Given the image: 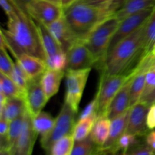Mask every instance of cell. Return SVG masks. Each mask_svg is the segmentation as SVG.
Segmentation results:
<instances>
[{"label":"cell","instance_id":"obj_3","mask_svg":"<svg viewBox=\"0 0 155 155\" xmlns=\"http://www.w3.org/2000/svg\"><path fill=\"white\" fill-rule=\"evenodd\" d=\"M110 2L95 6L77 1L64 8L65 19L79 40H83L100 23L114 16Z\"/></svg>","mask_w":155,"mask_h":155},{"label":"cell","instance_id":"obj_4","mask_svg":"<svg viewBox=\"0 0 155 155\" xmlns=\"http://www.w3.org/2000/svg\"><path fill=\"white\" fill-rule=\"evenodd\" d=\"M120 24V21L116 16L110 17L100 23L82 40L92 53L95 60V68L98 71H101L104 66L110 41Z\"/></svg>","mask_w":155,"mask_h":155},{"label":"cell","instance_id":"obj_36","mask_svg":"<svg viewBox=\"0 0 155 155\" xmlns=\"http://www.w3.org/2000/svg\"><path fill=\"white\" fill-rule=\"evenodd\" d=\"M128 155H155V151L146 143L139 142L127 151Z\"/></svg>","mask_w":155,"mask_h":155},{"label":"cell","instance_id":"obj_7","mask_svg":"<svg viewBox=\"0 0 155 155\" xmlns=\"http://www.w3.org/2000/svg\"><path fill=\"white\" fill-rule=\"evenodd\" d=\"M90 71L91 68L65 71L66 93L64 101L68 103L77 114L79 111V105Z\"/></svg>","mask_w":155,"mask_h":155},{"label":"cell","instance_id":"obj_27","mask_svg":"<svg viewBox=\"0 0 155 155\" xmlns=\"http://www.w3.org/2000/svg\"><path fill=\"white\" fill-rule=\"evenodd\" d=\"M155 43V6L151 16L145 23L143 48L145 53L151 52Z\"/></svg>","mask_w":155,"mask_h":155},{"label":"cell","instance_id":"obj_37","mask_svg":"<svg viewBox=\"0 0 155 155\" xmlns=\"http://www.w3.org/2000/svg\"><path fill=\"white\" fill-rule=\"evenodd\" d=\"M147 127L149 130L155 129V103L150 106L148 110L147 115Z\"/></svg>","mask_w":155,"mask_h":155},{"label":"cell","instance_id":"obj_43","mask_svg":"<svg viewBox=\"0 0 155 155\" xmlns=\"http://www.w3.org/2000/svg\"><path fill=\"white\" fill-rule=\"evenodd\" d=\"M0 155H12L11 149H9V148H1Z\"/></svg>","mask_w":155,"mask_h":155},{"label":"cell","instance_id":"obj_39","mask_svg":"<svg viewBox=\"0 0 155 155\" xmlns=\"http://www.w3.org/2000/svg\"><path fill=\"white\" fill-rule=\"evenodd\" d=\"M81 2L86 3V4L91 5H95V6H100L103 5L104 4H107L111 0H77Z\"/></svg>","mask_w":155,"mask_h":155},{"label":"cell","instance_id":"obj_16","mask_svg":"<svg viewBox=\"0 0 155 155\" xmlns=\"http://www.w3.org/2000/svg\"><path fill=\"white\" fill-rule=\"evenodd\" d=\"M133 77L124 84L110 103L106 114L110 120L120 116L130 108V87Z\"/></svg>","mask_w":155,"mask_h":155},{"label":"cell","instance_id":"obj_41","mask_svg":"<svg viewBox=\"0 0 155 155\" xmlns=\"http://www.w3.org/2000/svg\"><path fill=\"white\" fill-rule=\"evenodd\" d=\"M21 8L27 12V6L33 1V0H13Z\"/></svg>","mask_w":155,"mask_h":155},{"label":"cell","instance_id":"obj_35","mask_svg":"<svg viewBox=\"0 0 155 155\" xmlns=\"http://www.w3.org/2000/svg\"><path fill=\"white\" fill-rule=\"evenodd\" d=\"M155 89V65L151 67L146 74V79H145V86L144 89L143 95L142 98H145L148 94L151 93Z\"/></svg>","mask_w":155,"mask_h":155},{"label":"cell","instance_id":"obj_46","mask_svg":"<svg viewBox=\"0 0 155 155\" xmlns=\"http://www.w3.org/2000/svg\"><path fill=\"white\" fill-rule=\"evenodd\" d=\"M151 54H153V55H154V56H155V43H154V46H153L152 49H151Z\"/></svg>","mask_w":155,"mask_h":155},{"label":"cell","instance_id":"obj_19","mask_svg":"<svg viewBox=\"0 0 155 155\" xmlns=\"http://www.w3.org/2000/svg\"><path fill=\"white\" fill-rule=\"evenodd\" d=\"M34 21L36 22V27H37L39 37H40L41 42H42L46 58L51 57L58 53L64 51L61 48L60 45L58 43L56 39L54 38V36L50 33L47 26L40 21H38L35 19Z\"/></svg>","mask_w":155,"mask_h":155},{"label":"cell","instance_id":"obj_14","mask_svg":"<svg viewBox=\"0 0 155 155\" xmlns=\"http://www.w3.org/2000/svg\"><path fill=\"white\" fill-rule=\"evenodd\" d=\"M130 108L120 116L112 120L107 140L103 146L99 148L97 147L95 153H97L99 155H107L113 151L117 141L127 131Z\"/></svg>","mask_w":155,"mask_h":155},{"label":"cell","instance_id":"obj_48","mask_svg":"<svg viewBox=\"0 0 155 155\" xmlns=\"http://www.w3.org/2000/svg\"><path fill=\"white\" fill-rule=\"evenodd\" d=\"M154 103H155V102H154Z\"/></svg>","mask_w":155,"mask_h":155},{"label":"cell","instance_id":"obj_9","mask_svg":"<svg viewBox=\"0 0 155 155\" xmlns=\"http://www.w3.org/2000/svg\"><path fill=\"white\" fill-rule=\"evenodd\" d=\"M27 12L33 19L45 25L58 20L64 13L63 8L47 0H33L27 6Z\"/></svg>","mask_w":155,"mask_h":155},{"label":"cell","instance_id":"obj_5","mask_svg":"<svg viewBox=\"0 0 155 155\" xmlns=\"http://www.w3.org/2000/svg\"><path fill=\"white\" fill-rule=\"evenodd\" d=\"M100 74L99 85L96 92L98 101V117L106 115L114 98L124 84L135 75L136 71L131 74L108 75L103 72H100Z\"/></svg>","mask_w":155,"mask_h":155},{"label":"cell","instance_id":"obj_28","mask_svg":"<svg viewBox=\"0 0 155 155\" xmlns=\"http://www.w3.org/2000/svg\"><path fill=\"white\" fill-rule=\"evenodd\" d=\"M25 112H24V114L18 117V118L10 122L8 139V143L11 151L14 148L15 143L17 142L20 135H21V132H22L23 127H24V117H25Z\"/></svg>","mask_w":155,"mask_h":155},{"label":"cell","instance_id":"obj_29","mask_svg":"<svg viewBox=\"0 0 155 155\" xmlns=\"http://www.w3.org/2000/svg\"><path fill=\"white\" fill-rule=\"evenodd\" d=\"M11 78L17 84V86L21 89L23 92L25 94L29 84H30V79L23 70V68L20 66L19 64L16 62L15 64L13 72H12Z\"/></svg>","mask_w":155,"mask_h":155},{"label":"cell","instance_id":"obj_11","mask_svg":"<svg viewBox=\"0 0 155 155\" xmlns=\"http://www.w3.org/2000/svg\"><path fill=\"white\" fill-rule=\"evenodd\" d=\"M37 136L33 128V117L27 110L22 132L11 151L12 155H32Z\"/></svg>","mask_w":155,"mask_h":155},{"label":"cell","instance_id":"obj_13","mask_svg":"<svg viewBox=\"0 0 155 155\" xmlns=\"http://www.w3.org/2000/svg\"><path fill=\"white\" fill-rule=\"evenodd\" d=\"M150 106L139 101L130 108V117L126 133L135 135L139 137L146 136L148 133L147 127V115Z\"/></svg>","mask_w":155,"mask_h":155},{"label":"cell","instance_id":"obj_18","mask_svg":"<svg viewBox=\"0 0 155 155\" xmlns=\"http://www.w3.org/2000/svg\"><path fill=\"white\" fill-rule=\"evenodd\" d=\"M64 76L65 71H57L47 68L40 77L41 86L48 100L58 93L61 82Z\"/></svg>","mask_w":155,"mask_h":155},{"label":"cell","instance_id":"obj_31","mask_svg":"<svg viewBox=\"0 0 155 155\" xmlns=\"http://www.w3.org/2000/svg\"><path fill=\"white\" fill-rule=\"evenodd\" d=\"M15 63L12 61V58L6 51V46L1 40L0 45V71L2 74L11 77Z\"/></svg>","mask_w":155,"mask_h":155},{"label":"cell","instance_id":"obj_23","mask_svg":"<svg viewBox=\"0 0 155 155\" xmlns=\"http://www.w3.org/2000/svg\"><path fill=\"white\" fill-rule=\"evenodd\" d=\"M97 117H98L97 114H94L84 119L77 120L72 133L75 142L84 140L90 136Z\"/></svg>","mask_w":155,"mask_h":155},{"label":"cell","instance_id":"obj_12","mask_svg":"<svg viewBox=\"0 0 155 155\" xmlns=\"http://www.w3.org/2000/svg\"><path fill=\"white\" fill-rule=\"evenodd\" d=\"M24 101L27 111L33 118L42 111L48 99L41 86L40 77L30 80L25 92Z\"/></svg>","mask_w":155,"mask_h":155},{"label":"cell","instance_id":"obj_15","mask_svg":"<svg viewBox=\"0 0 155 155\" xmlns=\"http://www.w3.org/2000/svg\"><path fill=\"white\" fill-rule=\"evenodd\" d=\"M61 48L67 54L71 47L79 40L68 25L64 15L51 24L46 25Z\"/></svg>","mask_w":155,"mask_h":155},{"label":"cell","instance_id":"obj_17","mask_svg":"<svg viewBox=\"0 0 155 155\" xmlns=\"http://www.w3.org/2000/svg\"><path fill=\"white\" fill-rule=\"evenodd\" d=\"M16 62L19 64L30 80L39 78L48 68L45 61L30 54H23L16 59Z\"/></svg>","mask_w":155,"mask_h":155},{"label":"cell","instance_id":"obj_24","mask_svg":"<svg viewBox=\"0 0 155 155\" xmlns=\"http://www.w3.org/2000/svg\"><path fill=\"white\" fill-rule=\"evenodd\" d=\"M55 119L50 114L41 111L33 118V125L35 132L41 137L48 135L54 127Z\"/></svg>","mask_w":155,"mask_h":155},{"label":"cell","instance_id":"obj_21","mask_svg":"<svg viewBox=\"0 0 155 155\" xmlns=\"http://www.w3.org/2000/svg\"><path fill=\"white\" fill-rule=\"evenodd\" d=\"M26 110L27 107L24 98H8L4 107L0 109V119H4L11 122L24 114Z\"/></svg>","mask_w":155,"mask_h":155},{"label":"cell","instance_id":"obj_38","mask_svg":"<svg viewBox=\"0 0 155 155\" xmlns=\"http://www.w3.org/2000/svg\"><path fill=\"white\" fill-rule=\"evenodd\" d=\"M145 142L155 151V130H151L145 136Z\"/></svg>","mask_w":155,"mask_h":155},{"label":"cell","instance_id":"obj_6","mask_svg":"<svg viewBox=\"0 0 155 155\" xmlns=\"http://www.w3.org/2000/svg\"><path fill=\"white\" fill-rule=\"evenodd\" d=\"M76 114L77 113L72 107L64 101L58 115L55 118V124L51 131L46 136L41 137V146L46 154L54 142L68 135L72 134L76 124Z\"/></svg>","mask_w":155,"mask_h":155},{"label":"cell","instance_id":"obj_45","mask_svg":"<svg viewBox=\"0 0 155 155\" xmlns=\"http://www.w3.org/2000/svg\"><path fill=\"white\" fill-rule=\"evenodd\" d=\"M107 155H128V154H127V151H117V152L113 153V154H107Z\"/></svg>","mask_w":155,"mask_h":155},{"label":"cell","instance_id":"obj_8","mask_svg":"<svg viewBox=\"0 0 155 155\" xmlns=\"http://www.w3.org/2000/svg\"><path fill=\"white\" fill-rule=\"evenodd\" d=\"M154 7L150 8L141 11V12H136V13L133 14V15H130V16L127 17L124 20H122L116 33H114L111 41H110L107 54L119 42H120L124 39L133 34L138 29L140 28L151 16V13L154 10Z\"/></svg>","mask_w":155,"mask_h":155},{"label":"cell","instance_id":"obj_22","mask_svg":"<svg viewBox=\"0 0 155 155\" xmlns=\"http://www.w3.org/2000/svg\"><path fill=\"white\" fill-rule=\"evenodd\" d=\"M154 6L155 0H126L121 8L117 12L114 16L121 21L133 14Z\"/></svg>","mask_w":155,"mask_h":155},{"label":"cell","instance_id":"obj_30","mask_svg":"<svg viewBox=\"0 0 155 155\" xmlns=\"http://www.w3.org/2000/svg\"><path fill=\"white\" fill-rule=\"evenodd\" d=\"M97 145L89 136L80 142H75L71 155H91L95 152Z\"/></svg>","mask_w":155,"mask_h":155},{"label":"cell","instance_id":"obj_26","mask_svg":"<svg viewBox=\"0 0 155 155\" xmlns=\"http://www.w3.org/2000/svg\"><path fill=\"white\" fill-rule=\"evenodd\" d=\"M74 145L73 135H68L54 142L46 155H71Z\"/></svg>","mask_w":155,"mask_h":155},{"label":"cell","instance_id":"obj_20","mask_svg":"<svg viewBox=\"0 0 155 155\" xmlns=\"http://www.w3.org/2000/svg\"><path fill=\"white\" fill-rule=\"evenodd\" d=\"M110 124L111 120L107 115L97 117L89 136L98 148L103 146L107 140L110 133Z\"/></svg>","mask_w":155,"mask_h":155},{"label":"cell","instance_id":"obj_44","mask_svg":"<svg viewBox=\"0 0 155 155\" xmlns=\"http://www.w3.org/2000/svg\"><path fill=\"white\" fill-rule=\"evenodd\" d=\"M47 1L53 3V4L61 6V7L63 8V6H62V4H63V0H47Z\"/></svg>","mask_w":155,"mask_h":155},{"label":"cell","instance_id":"obj_1","mask_svg":"<svg viewBox=\"0 0 155 155\" xmlns=\"http://www.w3.org/2000/svg\"><path fill=\"white\" fill-rule=\"evenodd\" d=\"M1 40L15 59L23 54L46 58L34 19L17 4L15 14L8 18L7 29L1 30Z\"/></svg>","mask_w":155,"mask_h":155},{"label":"cell","instance_id":"obj_47","mask_svg":"<svg viewBox=\"0 0 155 155\" xmlns=\"http://www.w3.org/2000/svg\"><path fill=\"white\" fill-rule=\"evenodd\" d=\"M91 155H99L98 154H97V153H93V154H91Z\"/></svg>","mask_w":155,"mask_h":155},{"label":"cell","instance_id":"obj_2","mask_svg":"<svg viewBox=\"0 0 155 155\" xmlns=\"http://www.w3.org/2000/svg\"><path fill=\"white\" fill-rule=\"evenodd\" d=\"M145 23L107 54L99 72L108 75L131 74L135 72L139 62L147 54L143 48Z\"/></svg>","mask_w":155,"mask_h":155},{"label":"cell","instance_id":"obj_33","mask_svg":"<svg viewBox=\"0 0 155 155\" xmlns=\"http://www.w3.org/2000/svg\"><path fill=\"white\" fill-rule=\"evenodd\" d=\"M47 68L57 71H66L68 68V57L64 51L58 53L45 59Z\"/></svg>","mask_w":155,"mask_h":155},{"label":"cell","instance_id":"obj_34","mask_svg":"<svg viewBox=\"0 0 155 155\" xmlns=\"http://www.w3.org/2000/svg\"><path fill=\"white\" fill-rule=\"evenodd\" d=\"M98 95H97V94H95V95L92 98V101H89V103H88L87 105L80 112L78 117V120L84 119V118L88 117L89 116H92V115L97 114V113H98Z\"/></svg>","mask_w":155,"mask_h":155},{"label":"cell","instance_id":"obj_42","mask_svg":"<svg viewBox=\"0 0 155 155\" xmlns=\"http://www.w3.org/2000/svg\"><path fill=\"white\" fill-rule=\"evenodd\" d=\"M77 0H63V4H62V6H63L64 8H66L68 6L71 5L73 3H74L75 2H77Z\"/></svg>","mask_w":155,"mask_h":155},{"label":"cell","instance_id":"obj_32","mask_svg":"<svg viewBox=\"0 0 155 155\" xmlns=\"http://www.w3.org/2000/svg\"><path fill=\"white\" fill-rule=\"evenodd\" d=\"M138 138H139V136L128 133H125L117 141L113 151L110 154H113V153L117 152L118 151H127L129 149L133 148L134 145H136V144L140 142Z\"/></svg>","mask_w":155,"mask_h":155},{"label":"cell","instance_id":"obj_10","mask_svg":"<svg viewBox=\"0 0 155 155\" xmlns=\"http://www.w3.org/2000/svg\"><path fill=\"white\" fill-rule=\"evenodd\" d=\"M67 70H83L95 67L92 53L82 40H77L67 52Z\"/></svg>","mask_w":155,"mask_h":155},{"label":"cell","instance_id":"obj_40","mask_svg":"<svg viewBox=\"0 0 155 155\" xmlns=\"http://www.w3.org/2000/svg\"><path fill=\"white\" fill-rule=\"evenodd\" d=\"M140 101L146 103V104L149 106H151V104H154L155 102V89L151 92V93L148 94L145 98H142Z\"/></svg>","mask_w":155,"mask_h":155},{"label":"cell","instance_id":"obj_25","mask_svg":"<svg viewBox=\"0 0 155 155\" xmlns=\"http://www.w3.org/2000/svg\"><path fill=\"white\" fill-rule=\"evenodd\" d=\"M0 92L3 93L7 98L25 97V94L17 86L11 77L1 73L0 74Z\"/></svg>","mask_w":155,"mask_h":155}]
</instances>
